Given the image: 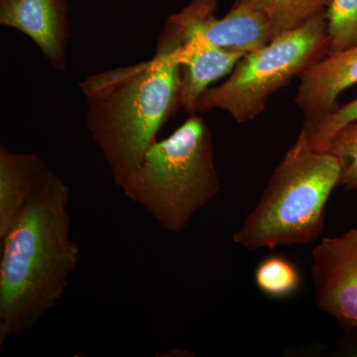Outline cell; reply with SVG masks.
<instances>
[{
	"instance_id": "obj_1",
	"label": "cell",
	"mask_w": 357,
	"mask_h": 357,
	"mask_svg": "<svg viewBox=\"0 0 357 357\" xmlns=\"http://www.w3.org/2000/svg\"><path fill=\"white\" fill-rule=\"evenodd\" d=\"M181 43L167 21L150 60L91 75L79 83L86 126L117 188L157 141L162 126L182 109Z\"/></svg>"
},
{
	"instance_id": "obj_2",
	"label": "cell",
	"mask_w": 357,
	"mask_h": 357,
	"mask_svg": "<svg viewBox=\"0 0 357 357\" xmlns=\"http://www.w3.org/2000/svg\"><path fill=\"white\" fill-rule=\"evenodd\" d=\"M69 199V185L52 173L1 241L0 347L32 330L64 295L81 252Z\"/></svg>"
},
{
	"instance_id": "obj_3",
	"label": "cell",
	"mask_w": 357,
	"mask_h": 357,
	"mask_svg": "<svg viewBox=\"0 0 357 357\" xmlns=\"http://www.w3.org/2000/svg\"><path fill=\"white\" fill-rule=\"evenodd\" d=\"M162 229L180 234L218 196L220 182L213 136L199 114L166 139L155 141L121 187Z\"/></svg>"
},
{
	"instance_id": "obj_4",
	"label": "cell",
	"mask_w": 357,
	"mask_h": 357,
	"mask_svg": "<svg viewBox=\"0 0 357 357\" xmlns=\"http://www.w3.org/2000/svg\"><path fill=\"white\" fill-rule=\"evenodd\" d=\"M342 173L335 154L314 149L300 132L234 234V243L253 251L314 243L325 227L326 204Z\"/></svg>"
},
{
	"instance_id": "obj_5",
	"label": "cell",
	"mask_w": 357,
	"mask_h": 357,
	"mask_svg": "<svg viewBox=\"0 0 357 357\" xmlns=\"http://www.w3.org/2000/svg\"><path fill=\"white\" fill-rule=\"evenodd\" d=\"M326 51V13L244 56L227 81L202 93L195 112L220 109L229 112L237 123L253 121L265 109L270 96L301 76Z\"/></svg>"
},
{
	"instance_id": "obj_6",
	"label": "cell",
	"mask_w": 357,
	"mask_h": 357,
	"mask_svg": "<svg viewBox=\"0 0 357 357\" xmlns=\"http://www.w3.org/2000/svg\"><path fill=\"white\" fill-rule=\"evenodd\" d=\"M220 0H191L187 6L168 18V22L185 35L198 33L223 50L244 56L263 48L277 34L266 16L241 0L225 17H215Z\"/></svg>"
},
{
	"instance_id": "obj_7",
	"label": "cell",
	"mask_w": 357,
	"mask_h": 357,
	"mask_svg": "<svg viewBox=\"0 0 357 357\" xmlns=\"http://www.w3.org/2000/svg\"><path fill=\"white\" fill-rule=\"evenodd\" d=\"M314 300L347 330H357V229L326 237L312 253Z\"/></svg>"
},
{
	"instance_id": "obj_8",
	"label": "cell",
	"mask_w": 357,
	"mask_h": 357,
	"mask_svg": "<svg viewBox=\"0 0 357 357\" xmlns=\"http://www.w3.org/2000/svg\"><path fill=\"white\" fill-rule=\"evenodd\" d=\"M0 25L29 37L54 69L67 70L68 0H0Z\"/></svg>"
},
{
	"instance_id": "obj_9",
	"label": "cell",
	"mask_w": 357,
	"mask_h": 357,
	"mask_svg": "<svg viewBox=\"0 0 357 357\" xmlns=\"http://www.w3.org/2000/svg\"><path fill=\"white\" fill-rule=\"evenodd\" d=\"M296 103L306 119L337 109L342 91L357 84V44L347 50L328 53L300 76Z\"/></svg>"
},
{
	"instance_id": "obj_10",
	"label": "cell",
	"mask_w": 357,
	"mask_h": 357,
	"mask_svg": "<svg viewBox=\"0 0 357 357\" xmlns=\"http://www.w3.org/2000/svg\"><path fill=\"white\" fill-rule=\"evenodd\" d=\"M178 35L182 39L178 48L183 73L181 107L189 115L197 114L195 109L202 93L231 73L244 55L218 48L198 33Z\"/></svg>"
},
{
	"instance_id": "obj_11",
	"label": "cell",
	"mask_w": 357,
	"mask_h": 357,
	"mask_svg": "<svg viewBox=\"0 0 357 357\" xmlns=\"http://www.w3.org/2000/svg\"><path fill=\"white\" fill-rule=\"evenodd\" d=\"M53 173L34 153H20L0 145V239L17 222L34 192Z\"/></svg>"
},
{
	"instance_id": "obj_12",
	"label": "cell",
	"mask_w": 357,
	"mask_h": 357,
	"mask_svg": "<svg viewBox=\"0 0 357 357\" xmlns=\"http://www.w3.org/2000/svg\"><path fill=\"white\" fill-rule=\"evenodd\" d=\"M266 16L277 36L326 13L331 0H241Z\"/></svg>"
},
{
	"instance_id": "obj_13",
	"label": "cell",
	"mask_w": 357,
	"mask_h": 357,
	"mask_svg": "<svg viewBox=\"0 0 357 357\" xmlns=\"http://www.w3.org/2000/svg\"><path fill=\"white\" fill-rule=\"evenodd\" d=\"M255 283L268 297L282 299L297 291L301 275L292 262L280 256H270L256 268Z\"/></svg>"
},
{
	"instance_id": "obj_14",
	"label": "cell",
	"mask_w": 357,
	"mask_h": 357,
	"mask_svg": "<svg viewBox=\"0 0 357 357\" xmlns=\"http://www.w3.org/2000/svg\"><path fill=\"white\" fill-rule=\"evenodd\" d=\"M326 20V54L347 50L357 44V0H331Z\"/></svg>"
},
{
	"instance_id": "obj_15",
	"label": "cell",
	"mask_w": 357,
	"mask_h": 357,
	"mask_svg": "<svg viewBox=\"0 0 357 357\" xmlns=\"http://www.w3.org/2000/svg\"><path fill=\"white\" fill-rule=\"evenodd\" d=\"M357 121V98L332 112L306 119L302 132L310 144L318 151H328V145L335 135L347 124Z\"/></svg>"
},
{
	"instance_id": "obj_16",
	"label": "cell",
	"mask_w": 357,
	"mask_h": 357,
	"mask_svg": "<svg viewBox=\"0 0 357 357\" xmlns=\"http://www.w3.org/2000/svg\"><path fill=\"white\" fill-rule=\"evenodd\" d=\"M328 151L332 152L342 163L340 187L345 191L357 190V121L347 124L333 136Z\"/></svg>"
}]
</instances>
